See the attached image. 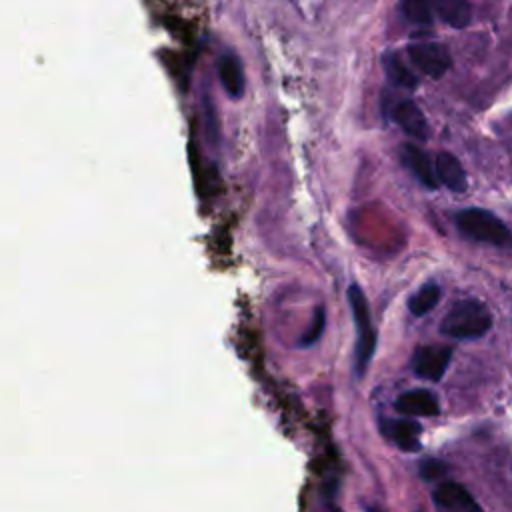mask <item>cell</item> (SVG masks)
I'll list each match as a JSON object with an SVG mask.
<instances>
[{
    "instance_id": "cell-1",
    "label": "cell",
    "mask_w": 512,
    "mask_h": 512,
    "mask_svg": "<svg viewBox=\"0 0 512 512\" xmlns=\"http://www.w3.org/2000/svg\"><path fill=\"white\" fill-rule=\"evenodd\" d=\"M492 326V314L484 302L468 298L456 302L440 324L444 336L456 340H474L484 336Z\"/></svg>"
},
{
    "instance_id": "cell-2",
    "label": "cell",
    "mask_w": 512,
    "mask_h": 512,
    "mask_svg": "<svg viewBox=\"0 0 512 512\" xmlns=\"http://www.w3.org/2000/svg\"><path fill=\"white\" fill-rule=\"evenodd\" d=\"M348 302L352 308V318H354V326H356V348H354V370L356 376L362 378L374 348H376V332L372 328V320H370V308L366 302L364 292L360 290V286L352 284L348 288Z\"/></svg>"
},
{
    "instance_id": "cell-3",
    "label": "cell",
    "mask_w": 512,
    "mask_h": 512,
    "mask_svg": "<svg viewBox=\"0 0 512 512\" xmlns=\"http://www.w3.org/2000/svg\"><path fill=\"white\" fill-rule=\"evenodd\" d=\"M456 224L460 232L472 240L488 242V244H506L510 240V232L500 218L482 208H466L458 212Z\"/></svg>"
},
{
    "instance_id": "cell-4",
    "label": "cell",
    "mask_w": 512,
    "mask_h": 512,
    "mask_svg": "<svg viewBox=\"0 0 512 512\" xmlns=\"http://www.w3.org/2000/svg\"><path fill=\"white\" fill-rule=\"evenodd\" d=\"M408 56L416 68L432 78L444 76L452 64L448 48L440 42H412L408 46Z\"/></svg>"
},
{
    "instance_id": "cell-5",
    "label": "cell",
    "mask_w": 512,
    "mask_h": 512,
    "mask_svg": "<svg viewBox=\"0 0 512 512\" xmlns=\"http://www.w3.org/2000/svg\"><path fill=\"white\" fill-rule=\"evenodd\" d=\"M450 358H452V348L450 346H442V344L420 346L414 352L412 368H414L416 376H420L422 380L436 382L444 376V372L450 364Z\"/></svg>"
},
{
    "instance_id": "cell-6",
    "label": "cell",
    "mask_w": 512,
    "mask_h": 512,
    "mask_svg": "<svg viewBox=\"0 0 512 512\" xmlns=\"http://www.w3.org/2000/svg\"><path fill=\"white\" fill-rule=\"evenodd\" d=\"M400 158L404 162V166L426 186L436 190L440 186L438 178H436V170L432 166V160L428 158V154L424 150H420L414 144H402L400 148Z\"/></svg>"
},
{
    "instance_id": "cell-7",
    "label": "cell",
    "mask_w": 512,
    "mask_h": 512,
    "mask_svg": "<svg viewBox=\"0 0 512 512\" xmlns=\"http://www.w3.org/2000/svg\"><path fill=\"white\" fill-rule=\"evenodd\" d=\"M394 408L402 416H436L440 412L438 400L430 390H408L396 398Z\"/></svg>"
},
{
    "instance_id": "cell-8",
    "label": "cell",
    "mask_w": 512,
    "mask_h": 512,
    "mask_svg": "<svg viewBox=\"0 0 512 512\" xmlns=\"http://www.w3.org/2000/svg\"><path fill=\"white\" fill-rule=\"evenodd\" d=\"M420 432L422 426L410 418H396L382 422V434L388 436L402 450H418L420 448Z\"/></svg>"
},
{
    "instance_id": "cell-9",
    "label": "cell",
    "mask_w": 512,
    "mask_h": 512,
    "mask_svg": "<svg viewBox=\"0 0 512 512\" xmlns=\"http://www.w3.org/2000/svg\"><path fill=\"white\" fill-rule=\"evenodd\" d=\"M392 118L398 122V126L410 134V136H416L420 140H426L428 138V122L422 114V110L416 106V102L412 100H398L392 108Z\"/></svg>"
},
{
    "instance_id": "cell-10",
    "label": "cell",
    "mask_w": 512,
    "mask_h": 512,
    "mask_svg": "<svg viewBox=\"0 0 512 512\" xmlns=\"http://www.w3.org/2000/svg\"><path fill=\"white\" fill-rule=\"evenodd\" d=\"M434 500L438 506L458 512H482L480 504L472 498V494L456 484V482H444L434 490Z\"/></svg>"
},
{
    "instance_id": "cell-11",
    "label": "cell",
    "mask_w": 512,
    "mask_h": 512,
    "mask_svg": "<svg viewBox=\"0 0 512 512\" xmlns=\"http://www.w3.org/2000/svg\"><path fill=\"white\" fill-rule=\"evenodd\" d=\"M434 170H436L438 182H442L448 190H452V192H464L466 190L468 178H466V172H464L460 160L454 154L440 152L436 156Z\"/></svg>"
},
{
    "instance_id": "cell-12",
    "label": "cell",
    "mask_w": 512,
    "mask_h": 512,
    "mask_svg": "<svg viewBox=\"0 0 512 512\" xmlns=\"http://www.w3.org/2000/svg\"><path fill=\"white\" fill-rule=\"evenodd\" d=\"M218 74L224 90L232 98H240L246 88V78H244V68L240 58L234 52H224L218 60Z\"/></svg>"
},
{
    "instance_id": "cell-13",
    "label": "cell",
    "mask_w": 512,
    "mask_h": 512,
    "mask_svg": "<svg viewBox=\"0 0 512 512\" xmlns=\"http://www.w3.org/2000/svg\"><path fill=\"white\" fill-rule=\"evenodd\" d=\"M432 10L450 26L464 28L470 22V4L468 0H430Z\"/></svg>"
},
{
    "instance_id": "cell-14",
    "label": "cell",
    "mask_w": 512,
    "mask_h": 512,
    "mask_svg": "<svg viewBox=\"0 0 512 512\" xmlns=\"http://www.w3.org/2000/svg\"><path fill=\"white\" fill-rule=\"evenodd\" d=\"M384 70L388 74V80L400 88L414 90L418 86V78L406 68V64L400 60L398 54H386L384 56Z\"/></svg>"
},
{
    "instance_id": "cell-15",
    "label": "cell",
    "mask_w": 512,
    "mask_h": 512,
    "mask_svg": "<svg viewBox=\"0 0 512 512\" xmlns=\"http://www.w3.org/2000/svg\"><path fill=\"white\" fill-rule=\"evenodd\" d=\"M438 300H440V286L434 282H426L420 290H416L410 296L408 308L414 316H424L438 304Z\"/></svg>"
},
{
    "instance_id": "cell-16",
    "label": "cell",
    "mask_w": 512,
    "mask_h": 512,
    "mask_svg": "<svg viewBox=\"0 0 512 512\" xmlns=\"http://www.w3.org/2000/svg\"><path fill=\"white\" fill-rule=\"evenodd\" d=\"M402 10L408 20L416 24L432 22V4L430 0H402Z\"/></svg>"
},
{
    "instance_id": "cell-17",
    "label": "cell",
    "mask_w": 512,
    "mask_h": 512,
    "mask_svg": "<svg viewBox=\"0 0 512 512\" xmlns=\"http://www.w3.org/2000/svg\"><path fill=\"white\" fill-rule=\"evenodd\" d=\"M324 324H326V314H324V308H316L314 312V320L310 324V328L304 332L302 336V346H312L324 332Z\"/></svg>"
},
{
    "instance_id": "cell-18",
    "label": "cell",
    "mask_w": 512,
    "mask_h": 512,
    "mask_svg": "<svg viewBox=\"0 0 512 512\" xmlns=\"http://www.w3.org/2000/svg\"><path fill=\"white\" fill-rule=\"evenodd\" d=\"M418 472H420V478H422V480L432 482V480L444 478L446 466H444L440 460H436V458H426V460L420 462V470H418Z\"/></svg>"
},
{
    "instance_id": "cell-19",
    "label": "cell",
    "mask_w": 512,
    "mask_h": 512,
    "mask_svg": "<svg viewBox=\"0 0 512 512\" xmlns=\"http://www.w3.org/2000/svg\"><path fill=\"white\" fill-rule=\"evenodd\" d=\"M368 512H380V510H376V508H370V510H368Z\"/></svg>"
}]
</instances>
